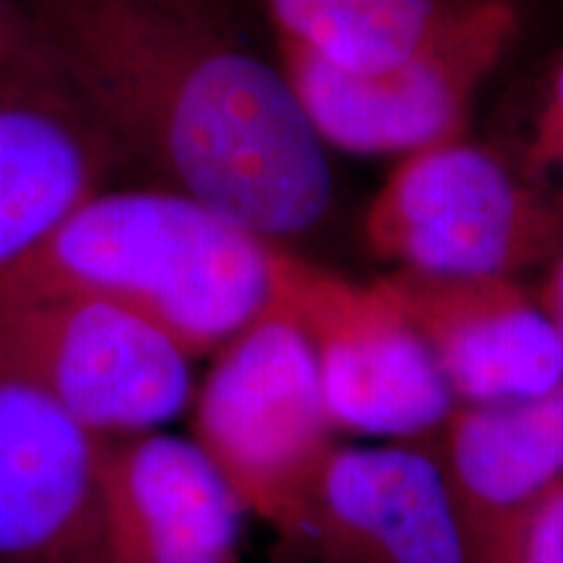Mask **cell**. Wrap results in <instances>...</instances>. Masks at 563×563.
<instances>
[{
	"label": "cell",
	"instance_id": "6da1fadb",
	"mask_svg": "<svg viewBox=\"0 0 563 563\" xmlns=\"http://www.w3.org/2000/svg\"><path fill=\"white\" fill-rule=\"evenodd\" d=\"M21 5L123 162L274 245L327 220V146L285 70L251 45L220 0Z\"/></svg>",
	"mask_w": 563,
	"mask_h": 563
},
{
	"label": "cell",
	"instance_id": "7a4b0ae2",
	"mask_svg": "<svg viewBox=\"0 0 563 563\" xmlns=\"http://www.w3.org/2000/svg\"><path fill=\"white\" fill-rule=\"evenodd\" d=\"M282 245L173 191H100L9 274L118 302L214 355L277 298Z\"/></svg>",
	"mask_w": 563,
	"mask_h": 563
},
{
	"label": "cell",
	"instance_id": "3957f363",
	"mask_svg": "<svg viewBox=\"0 0 563 563\" xmlns=\"http://www.w3.org/2000/svg\"><path fill=\"white\" fill-rule=\"evenodd\" d=\"M363 241L391 272L522 279L561 249L563 196L496 144L446 139L394 167L365 209Z\"/></svg>",
	"mask_w": 563,
	"mask_h": 563
},
{
	"label": "cell",
	"instance_id": "277c9868",
	"mask_svg": "<svg viewBox=\"0 0 563 563\" xmlns=\"http://www.w3.org/2000/svg\"><path fill=\"white\" fill-rule=\"evenodd\" d=\"M188 415L191 439L245 511L290 543L313 475L340 433L323 405L311 340L279 292L211 355Z\"/></svg>",
	"mask_w": 563,
	"mask_h": 563
},
{
	"label": "cell",
	"instance_id": "5b68a950",
	"mask_svg": "<svg viewBox=\"0 0 563 563\" xmlns=\"http://www.w3.org/2000/svg\"><path fill=\"white\" fill-rule=\"evenodd\" d=\"M0 368L102 439L159 431L191 407L194 357L118 302L0 272Z\"/></svg>",
	"mask_w": 563,
	"mask_h": 563
},
{
	"label": "cell",
	"instance_id": "8992f818",
	"mask_svg": "<svg viewBox=\"0 0 563 563\" xmlns=\"http://www.w3.org/2000/svg\"><path fill=\"white\" fill-rule=\"evenodd\" d=\"M277 292L311 340L336 433L426 441L439 431L456 402L382 279H347L282 249Z\"/></svg>",
	"mask_w": 563,
	"mask_h": 563
},
{
	"label": "cell",
	"instance_id": "52a82bcc",
	"mask_svg": "<svg viewBox=\"0 0 563 563\" xmlns=\"http://www.w3.org/2000/svg\"><path fill=\"white\" fill-rule=\"evenodd\" d=\"M522 21L519 0H493L431 47L373 76L290 45H277L279 66L323 146L410 154L464 136L477 91L514 51Z\"/></svg>",
	"mask_w": 563,
	"mask_h": 563
},
{
	"label": "cell",
	"instance_id": "ba28073f",
	"mask_svg": "<svg viewBox=\"0 0 563 563\" xmlns=\"http://www.w3.org/2000/svg\"><path fill=\"white\" fill-rule=\"evenodd\" d=\"M287 545L316 563H485L428 441H336Z\"/></svg>",
	"mask_w": 563,
	"mask_h": 563
},
{
	"label": "cell",
	"instance_id": "9c48e42d",
	"mask_svg": "<svg viewBox=\"0 0 563 563\" xmlns=\"http://www.w3.org/2000/svg\"><path fill=\"white\" fill-rule=\"evenodd\" d=\"M102 435L0 368V563H110Z\"/></svg>",
	"mask_w": 563,
	"mask_h": 563
},
{
	"label": "cell",
	"instance_id": "30bf717a",
	"mask_svg": "<svg viewBox=\"0 0 563 563\" xmlns=\"http://www.w3.org/2000/svg\"><path fill=\"white\" fill-rule=\"evenodd\" d=\"M378 279L431 352L456 405L534 397L563 384L561 340L525 279L415 272Z\"/></svg>",
	"mask_w": 563,
	"mask_h": 563
},
{
	"label": "cell",
	"instance_id": "8fae6325",
	"mask_svg": "<svg viewBox=\"0 0 563 563\" xmlns=\"http://www.w3.org/2000/svg\"><path fill=\"white\" fill-rule=\"evenodd\" d=\"M102 514L110 563H243L251 514L191 435L104 439Z\"/></svg>",
	"mask_w": 563,
	"mask_h": 563
},
{
	"label": "cell",
	"instance_id": "7c38bea8",
	"mask_svg": "<svg viewBox=\"0 0 563 563\" xmlns=\"http://www.w3.org/2000/svg\"><path fill=\"white\" fill-rule=\"evenodd\" d=\"M121 162L68 87L0 76V272L104 191Z\"/></svg>",
	"mask_w": 563,
	"mask_h": 563
},
{
	"label": "cell",
	"instance_id": "4fadbf2b",
	"mask_svg": "<svg viewBox=\"0 0 563 563\" xmlns=\"http://www.w3.org/2000/svg\"><path fill=\"white\" fill-rule=\"evenodd\" d=\"M426 441L485 561L514 519L563 475V384L534 397L454 405Z\"/></svg>",
	"mask_w": 563,
	"mask_h": 563
},
{
	"label": "cell",
	"instance_id": "5bb4252c",
	"mask_svg": "<svg viewBox=\"0 0 563 563\" xmlns=\"http://www.w3.org/2000/svg\"><path fill=\"white\" fill-rule=\"evenodd\" d=\"M493 0H264L277 45L355 76L410 60Z\"/></svg>",
	"mask_w": 563,
	"mask_h": 563
},
{
	"label": "cell",
	"instance_id": "9a60e30c",
	"mask_svg": "<svg viewBox=\"0 0 563 563\" xmlns=\"http://www.w3.org/2000/svg\"><path fill=\"white\" fill-rule=\"evenodd\" d=\"M496 146L527 178L563 196V45L509 104Z\"/></svg>",
	"mask_w": 563,
	"mask_h": 563
},
{
	"label": "cell",
	"instance_id": "2e32d148",
	"mask_svg": "<svg viewBox=\"0 0 563 563\" xmlns=\"http://www.w3.org/2000/svg\"><path fill=\"white\" fill-rule=\"evenodd\" d=\"M485 563H563V475L514 519Z\"/></svg>",
	"mask_w": 563,
	"mask_h": 563
},
{
	"label": "cell",
	"instance_id": "e0dca14e",
	"mask_svg": "<svg viewBox=\"0 0 563 563\" xmlns=\"http://www.w3.org/2000/svg\"><path fill=\"white\" fill-rule=\"evenodd\" d=\"M0 76L68 87L58 60L21 0H0Z\"/></svg>",
	"mask_w": 563,
	"mask_h": 563
},
{
	"label": "cell",
	"instance_id": "ac0fdd59",
	"mask_svg": "<svg viewBox=\"0 0 563 563\" xmlns=\"http://www.w3.org/2000/svg\"><path fill=\"white\" fill-rule=\"evenodd\" d=\"M534 292H538L540 306L545 308L548 319H551L563 347V243L561 249L553 253L551 262L545 264L543 279H540L538 290Z\"/></svg>",
	"mask_w": 563,
	"mask_h": 563
}]
</instances>
